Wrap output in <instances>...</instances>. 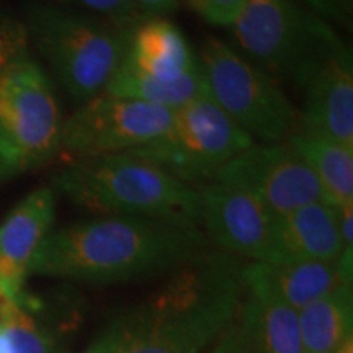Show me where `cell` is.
<instances>
[{"mask_svg": "<svg viewBox=\"0 0 353 353\" xmlns=\"http://www.w3.org/2000/svg\"><path fill=\"white\" fill-rule=\"evenodd\" d=\"M242 265L206 250L143 303L110 317L85 353H203L242 303Z\"/></svg>", "mask_w": 353, "mask_h": 353, "instance_id": "1", "label": "cell"}, {"mask_svg": "<svg viewBox=\"0 0 353 353\" xmlns=\"http://www.w3.org/2000/svg\"><path fill=\"white\" fill-rule=\"evenodd\" d=\"M208 250L196 226L134 216H100L51 231L32 275L82 283H126L170 275Z\"/></svg>", "mask_w": 353, "mask_h": 353, "instance_id": "2", "label": "cell"}, {"mask_svg": "<svg viewBox=\"0 0 353 353\" xmlns=\"http://www.w3.org/2000/svg\"><path fill=\"white\" fill-rule=\"evenodd\" d=\"M81 208L182 226L200 223V192L134 154L76 159L52 180Z\"/></svg>", "mask_w": 353, "mask_h": 353, "instance_id": "3", "label": "cell"}, {"mask_svg": "<svg viewBox=\"0 0 353 353\" xmlns=\"http://www.w3.org/2000/svg\"><path fill=\"white\" fill-rule=\"evenodd\" d=\"M28 32L64 90L81 105L105 92L131 37V30L92 13L54 7L34 8Z\"/></svg>", "mask_w": 353, "mask_h": 353, "instance_id": "4", "label": "cell"}, {"mask_svg": "<svg viewBox=\"0 0 353 353\" xmlns=\"http://www.w3.org/2000/svg\"><path fill=\"white\" fill-rule=\"evenodd\" d=\"M232 28L255 65L296 88L343 43L329 21L293 0H245Z\"/></svg>", "mask_w": 353, "mask_h": 353, "instance_id": "5", "label": "cell"}, {"mask_svg": "<svg viewBox=\"0 0 353 353\" xmlns=\"http://www.w3.org/2000/svg\"><path fill=\"white\" fill-rule=\"evenodd\" d=\"M63 114L39 64L21 56L0 70V183L61 151Z\"/></svg>", "mask_w": 353, "mask_h": 353, "instance_id": "6", "label": "cell"}, {"mask_svg": "<svg viewBox=\"0 0 353 353\" xmlns=\"http://www.w3.org/2000/svg\"><path fill=\"white\" fill-rule=\"evenodd\" d=\"M198 59L210 97L250 138L278 144L299 130V113L275 79L229 44L208 38Z\"/></svg>", "mask_w": 353, "mask_h": 353, "instance_id": "7", "label": "cell"}, {"mask_svg": "<svg viewBox=\"0 0 353 353\" xmlns=\"http://www.w3.org/2000/svg\"><path fill=\"white\" fill-rule=\"evenodd\" d=\"M254 144L211 99L208 90L175 110L167 130L134 154L183 183L210 182L237 154Z\"/></svg>", "mask_w": 353, "mask_h": 353, "instance_id": "8", "label": "cell"}, {"mask_svg": "<svg viewBox=\"0 0 353 353\" xmlns=\"http://www.w3.org/2000/svg\"><path fill=\"white\" fill-rule=\"evenodd\" d=\"M174 112L101 92L63 125L61 151L76 159L132 152L169 128Z\"/></svg>", "mask_w": 353, "mask_h": 353, "instance_id": "9", "label": "cell"}, {"mask_svg": "<svg viewBox=\"0 0 353 353\" xmlns=\"http://www.w3.org/2000/svg\"><path fill=\"white\" fill-rule=\"evenodd\" d=\"M214 182L244 190L276 216L324 201L314 172L286 143L250 144L219 170Z\"/></svg>", "mask_w": 353, "mask_h": 353, "instance_id": "10", "label": "cell"}, {"mask_svg": "<svg viewBox=\"0 0 353 353\" xmlns=\"http://www.w3.org/2000/svg\"><path fill=\"white\" fill-rule=\"evenodd\" d=\"M200 192V223L228 252L262 262L270 252L275 213L231 185L211 182Z\"/></svg>", "mask_w": 353, "mask_h": 353, "instance_id": "11", "label": "cell"}, {"mask_svg": "<svg viewBox=\"0 0 353 353\" xmlns=\"http://www.w3.org/2000/svg\"><path fill=\"white\" fill-rule=\"evenodd\" d=\"M56 216V190L37 188L20 200L0 224V299L30 306L26 280Z\"/></svg>", "mask_w": 353, "mask_h": 353, "instance_id": "12", "label": "cell"}, {"mask_svg": "<svg viewBox=\"0 0 353 353\" xmlns=\"http://www.w3.org/2000/svg\"><path fill=\"white\" fill-rule=\"evenodd\" d=\"M299 130L353 148V59L343 41L312 69L298 88Z\"/></svg>", "mask_w": 353, "mask_h": 353, "instance_id": "13", "label": "cell"}, {"mask_svg": "<svg viewBox=\"0 0 353 353\" xmlns=\"http://www.w3.org/2000/svg\"><path fill=\"white\" fill-rule=\"evenodd\" d=\"M342 250L339 208L316 201L275 216L270 252L262 262H337Z\"/></svg>", "mask_w": 353, "mask_h": 353, "instance_id": "14", "label": "cell"}, {"mask_svg": "<svg viewBox=\"0 0 353 353\" xmlns=\"http://www.w3.org/2000/svg\"><path fill=\"white\" fill-rule=\"evenodd\" d=\"M241 280L249 294L294 311L342 283L335 262H252L242 265Z\"/></svg>", "mask_w": 353, "mask_h": 353, "instance_id": "15", "label": "cell"}, {"mask_svg": "<svg viewBox=\"0 0 353 353\" xmlns=\"http://www.w3.org/2000/svg\"><path fill=\"white\" fill-rule=\"evenodd\" d=\"M123 64L162 82L176 81L201 68L182 30L167 19H144L131 30Z\"/></svg>", "mask_w": 353, "mask_h": 353, "instance_id": "16", "label": "cell"}, {"mask_svg": "<svg viewBox=\"0 0 353 353\" xmlns=\"http://www.w3.org/2000/svg\"><path fill=\"white\" fill-rule=\"evenodd\" d=\"M314 172L324 201L335 208L353 203V148L296 131L285 141Z\"/></svg>", "mask_w": 353, "mask_h": 353, "instance_id": "17", "label": "cell"}, {"mask_svg": "<svg viewBox=\"0 0 353 353\" xmlns=\"http://www.w3.org/2000/svg\"><path fill=\"white\" fill-rule=\"evenodd\" d=\"M255 353H304L298 311L247 293L236 314Z\"/></svg>", "mask_w": 353, "mask_h": 353, "instance_id": "18", "label": "cell"}, {"mask_svg": "<svg viewBox=\"0 0 353 353\" xmlns=\"http://www.w3.org/2000/svg\"><path fill=\"white\" fill-rule=\"evenodd\" d=\"M304 353H334L353 330L352 285H337L298 311Z\"/></svg>", "mask_w": 353, "mask_h": 353, "instance_id": "19", "label": "cell"}, {"mask_svg": "<svg viewBox=\"0 0 353 353\" xmlns=\"http://www.w3.org/2000/svg\"><path fill=\"white\" fill-rule=\"evenodd\" d=\"M208 90L201 68L182 79L172 82H162L157 79L143 76L121 63L112 81L108 82L105 94L145 101V103L159 105L172 112L182 108L183 105L195 100L196 97Z\"/></svg>", "mask_w": 353, "mask_h": 353, "instance_id": "20", "label": "cell"}, {"mask_svg": "<svg viewBox=\"0 0 353 353\" xmlns=\"http://www.w3.org/2000/svg\"><path fill=\"white\" fill-rule=\"evenodd\" d=\"M37 301L30 306L0 299V329L10 342L13 353H54V339L34 317Z\"/></svg>", "mask_w": 353, "mask_h": 353, "instance_id": "21", "label": "cell"}, {"mask_svg": "<svg viewBox=\"0 0 353 353\" xmlns=\"http://www.w3.org/2000/svg\"><path fill=\"white\" fill-rule=\"evenodd\" d=\"M61 2L81 8L126 30H132L139 21L144 20L138 7L134 6V0H61Z\"/></svg>", "mask_w": 353, "mask_h": 353, "instance_id": "22", "label": "cell"}, {"mask_svg": "<svg viewBox=\"0 0 353 353\" xmlns=\"http://www.w3.org/2000/svg\"><path fill=\"white\" fill-rule=\"evenodd\" d=\"M185 2L208 23L232 26L245 0H185Z\"/></svg>", "mask_w": 353, "mask_h": 353, "instance_id": "23", "label": "cell"}, {"mask_svg": "<svg viewBox=\"0 0 353 353\" xmlns=\"http://www.w3.org/2000/svg\"><path fill=\"white\" fill-rule=\"evenodd\" d=\"M25 32L21 26L0 21V70L25 56Z\"/></svg>", "mask_w": 353, "mask_h": 353, "instance_id": "24", "label": "cell"}, {"mask_svg": "<svg viewBox=\"0 0 353 353\" xmlns=\"http://www.w3.org/2000/svg\"><path fill=\"white\" fill-rule=\"evenodd\" d=\"M206 350V353H255L236 317Z\"/></svg>", "mask_w": 353, "mask_h": 353, "instance_id": "25", "label": "cell"}, {"mask_svg": "<svg viewBox=\"0 0 353 353\" xmlns=\"http://www.w3.org/2000/svg\"><path fill=\"white\" fill-rule=\"evenodd\" d=\"M312 13L325 21L350 28L352 25V0H304Z\"/></svg>", "mask_w": 353, "mask_h": 353, "instance_id": "26", "label": "cell"}, {"mask_svg": "<svg viewBox=\"0 0 353 353\" xmlns=\"http://www.w3.org/2000/svg\"><path fill=\"white\" fill-rule=\"evenodd\" d=\"M134 6L138 7L143 19H165L179 8V2L176 0H134Z\"/></svg>", "mask_w": 353, "mask_h": 353, "instance_id": "27", "label": "cell"}, {"mask_svg": "<svg viewBox=\"0 0 353 353\" xmlns=\"http://www.w3.org/2000/svg\"><path fill=\"white\" fill-rule=\"evenodd\" d=\"M0 353H13L10 342H8V339L6 337L2 329H0Z\"/></svg>", "mask_w": 353, "mask_h": 353, "instance_id": "28", "label": "cell"}]
</instances>
